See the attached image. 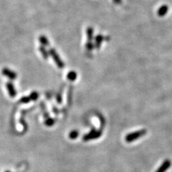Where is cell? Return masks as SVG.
<instances>
[{
	"label": "cell",
	"mask_w": 172,
	"mask_h": 172,
	"mask_svg": "<svg viewBox=\"0 0 172 172\" xmlns=\"http://www.w3.org/2000/svg\"><path fill=\"white\" fill-rule=\"evenodd\" d=\"M48 52H49V55L52 57V58L53 59L54 62L57 64V67L60 68H63L64 67V62L61 60L60 56H59V55L56 52V50L53 49V48H50Z\"/></svg>",
	"instance_id": "2"
},
{
	"label": "cell",
	"mask_w": 172,
	"mask_h": 172,
	"mask_svg": "<svg viewBox=\"0 0 172 172\" xmlns=\"http://www.w3.org/2000/svg\"><path fill=\"white\" fill-rule=\"evenodd\" d=\"M30 99L32 100H36L38 98V93L36 92H32L30 96Z\"/></svg>",
	"instance_id": "16"
},
{
	"label": "cell",
	"mask_w": 172,
	"mask_h": 172,
	"mask_svg": "<svg viewBox=\"0 0 172 172\" xmlns=\"http://www.w3.org/2000/svg\"><path fill=\"white\" fill-rule=\"evenodd\" d=\"M39 42L43 47H47L50 44V42L49 40H48L47 37L44 35L40 36V37H39Z\"/></svg>",
	"instance_id": "9"
},
{
	"label": "cell",
	"mask_w": 172,
	"mask_h": 172,
	"mask_svg": "<svg viewBox=\"0 0 172 172\" xmlns=\"http://www.w3.org/2000/svg\"><path fill=\"white\" fill-rule=\"evenodd\" d=\"M67 79L70 81H75L77 78V73L74 71H70L67 74Z\"/></svg>",
	"instance_id": "12"
},
{
	"label": "cell",
	"mask_w": 172,
	"mask_h": 172,
	"mask_svg": "<svg viewBox=\"0 0 172 172\" xmlns=\"http://www.w3.org/2000/svg\"><path fill=\"white\" fill-rule=\"evenodd\" d=\"M5 172H10V171H5Z\"/></svg>",
	"instance_id": "19"
},
{
	"label": "cell",
	"mask_w": 172,
	"mask_h": 172,
	"mask_svg": "<svg viewBox=\"0 0 172 172\" xmlns=\"http://www.w3.org/2000/svg\"><path fill=\"white\" fill-rule=\"evenodd\" d=\"M101 135H102V132L100 131V130H91L90 133H88L86 134V135L83 136V141H90V140L98 139V138L101 136Z\"/></svg>",
	"instance_id": "3"
},
{
	"label": "cell",
	"mask_w": 172,
	"mask_h": 172,
	"mask_svg": "<svg viewBox=\"0 0 172 172\" xmlns=\"http://www.w3.org/2000/svg\"><path fill=\"white\" fill-rule=\"evenodd\" d=\"M7 90L9 92V95H10V97L13 98L17 95V91H16L15 88H14V85L12 83V82H7Z\"/></svg>",
	"instance_id": "6"
},
{
	"label": "cell",
	"mask_w": 172,
	"mask_h": 172,
	"mask_svg": "<svg viewBox=\"0 0 172 172\" xmlns=\"http://www.w3.org/2000/svg\"><path fill=\"white\" fill-rule=\"evenodd\" d=\"M30 100H31V99H30V97H23V98H21L20 102L23 103H27Z\"/></svg>",
	"instance_id": "17"
},
{
	"label": "cell",
	"mask_w": 172,
	"mask_h": 172,
	"mask_svg": "<svg viewBox=\"0 0 172 172\" xmlns=\"http://www.w3.org/2000/svg\"><path fill=\"white\" fill-rule=\"evenodd\" d=\"M39 52H40V53L42 54L43 58L45 59V60H47L48 57H49V52L47 51V50H46L45 47H43V46H40L39 47Z\"/></svg>",
	"instance_id": "10"
},
{
	"label": "cell",
	"mask_w": 172,
	"mask_h": 172,
	"mask_svg": "<svg viewBox=\"0 0 172 172\" xmlns=\"http://www.w3.org/2000/svg\"><path fill=\"white\" fill-rule=\"evenodd\" d=\"M104 40V37L102 35H98L96 36V37H95V47L97 48V49H99L100 47V46H101V44L102 42H103Z\"/></svg>",
	"instance_id": "7"
},
{
	"label": "cell",
	"mask_w": 172,
	"mask_h": 172,
	"mask_svg": "<svg viewBox=\"0 0 172 172\" xmlns=\"http://www.w3.org/2000/svg\"><path fill=\"white\" fill-rule=\"evenodd\" d=\"M167 11H168V7L166 6V5H164V6L161 7L159 10V11H158V14H159V16H164L167 13Z\"/></svg>",
	"instance_id": "11"
},
{
	"label": "cell",
	"mask_w": 172,
	"mask_h": 172,
	"mask_svg": "<svg viewBox=\"0 0 172 172\" xmlns=\"http://www.w3.org/2000/svg\"><path fill=\"white\" fill-rule=\"evenodd\" d=\"M171 166V162L169 159H166L163 164L159 166V168L156 171V172H166L168 168H170V166Z\"/></svg>",
	"instance_id": "4"
},
{
	"label": "cell",
	"mask_w": 172,
	"mask_h": 172,
	"mask_svg": "<svg viewBox=\"0 0 172 172\" xmlns=\"http://www.w3.org/2000/svg\"><path fill=\"white\" fill-rule=\"evenodd\" d=\"M2 74L4 76L10 78V80H14V79L17 78V73L13 70H11L9 68H4L2 70Z\"/></svg>",
	"instance_id": "5"
},
{
	"label": "cell",
	"mask_w": 172,
	"mask_h": 172,
	"mask_svg": "<svg viewBox=\"0 0 172 172\" xmlns=\"http://www.w3.org/2000/svg\"><path fill=\"white\" fill-rule=\"evenodd\" d=\"M147 130L146 129H141V130H137V131H135L133 133H130L128 135L125 136V140L126 142L130 143L133 142V141H136V140L140 139L142 136H145L146 134Z\"/></svg>",
	"instance_id": "1"
},
{
	"label": "cell",
	"mask_w": 172,
	"mask_h": 172,
	"mask_svg": "<svg viewBox=\"0 0 172 172\" xmlns=\"http://www.w3.org/2000/svg\"><path fill=\"white\" fill-rule=\"evenodd\" d=\"M86 34H87V42H93V37H94V30L91 27H88L86 30Z\"/></svg>",
	"instance_id": "8"
},
{
	"label": "cell",
	"mask_w": 172,
	"mask_h": 172,
	"mask_svg": "<svg viewBox=\"0 0 172 172\" xmlns=\"http://www.w3.org/2000/svg\"><path fill=\"white\" fill-rule=\"evenodd\" d=\"M113 2L116 4H120L121 2V0H113Z\"/></svg>",
	"instance_id": "18"
},
{
	"label": "cell",
	"mask_w": 172,
	"mask_h": 172,
	"mask_svg": "<svg viewBox=\"0 0 172 172\" xmlns=\"http://www.w3.org/2000/svg\"><path fill=\"white\" fill-rule=\"evenodd\" d=\"M55 120L53 119V118H48L45 121V124L47 125V126H52V125L55 123Z\"/></svg>",
	"instance_id": "15"
},
{
	"label": "cell",
	"mask_w": 172,
	"mask_h": 172,
	"mask_svg": "<svg viewBox=\"0 0 172 172\" xmlns=\"http://www.w3.org/2000/svg\"><path fill=\"white\" fill-rule=\"evenodd\" d=\"M94 47H95V46L93 45V44L92 42H87V43H86L85 48L87 50H88V51H91V50H92Z\"/></svg>",
	"instance_id": "14"
},
{
	"label": "cell",
	"mask_w": 172,
	"mask_h": 172,
	"mask_svg": "<svg viewBox=\"0 0 172 172\" xmlns=\"http://www.w3.org/2000/svg\"><path fill=\"white\" fill-rule=\"evenodd\" d=\"M79 135V132L77 130H73L69 133V137L70 139H75L78 138Z\"/></svg>",
	"instance_id": "13"
}]
</instances>
